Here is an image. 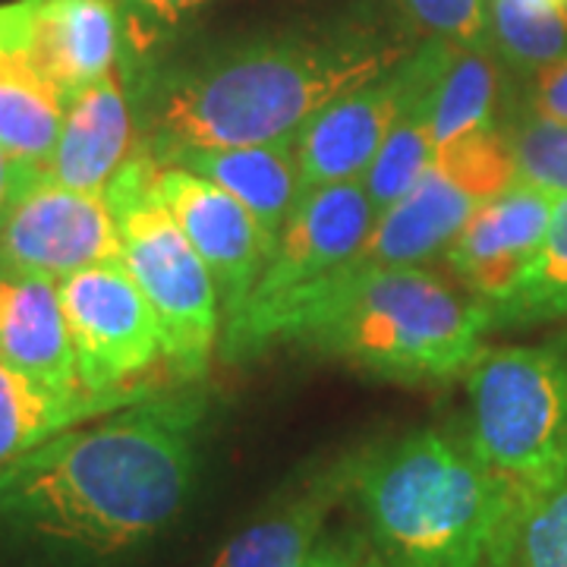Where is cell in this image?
Listing matches in <instances>:
<instances>
[{
	"instance_id": "obj_21",
	"label": "cell",
	"mask_w": 567,
	"mask_h": 567,
	"mask_svg": "<svg viewBox=\"0 0 567 567\" xmlns=\"http://www.w3.org/2000/svg\"><path fill=\"white\" fill-rule=\"evenodd\" d=\"M171 388L162 379H148L142 385L111 391V394H58L25 382L22 375L0 365V466L10 464L25 451L54 439L73 425L92 423L121 406L145 401Z\"/></svg>"
},
{
	"instance_id": "obj_5",
	"label": "cell",
	"mask_w": 567,
	"mask_h": 567,
	"mask_svg": "<svg viewBox=\"0 0 567 567\" xmlns=\"http://www.w3.org/2000/svg\"><path fill=\"white\" fill-rule=\"evenodd\" d=\"M104 199L121 234L123 265L158 319L171 382L193 385L205 379L221 341V303L199 252L162 199L155 158L136 145Z\"/></svg>"
},
{
	"instance_id": "obj_12",
	"label": "cell",
	"mask_w": 567,
	"mask_h": 567,
	"mask_svg": "<svg viewBox=\"0 0 567 567\" xmlns=\"http://www.w3.org/2000/svg\"><path fill=\"white\" fill-rule=\"evenodd\" d=\"M416 48V44H413ZM410 89V54L388 73L363 82L328 102L297 133V164L303 193L331 183L363 181L369 164L385 145Z\"/></svg>"
},
{
	"instance_id": "obj_11",
	"label": "cell",
	"mask_w": 567,
	"mask_h": 567,
	"mask_svg": "<svg viewBox=\"0 0 567 567\" xmlns=\"http://www.w3.org/2000/svg\"><path fill=\"white\" fill-rule=\"evenodd\" d=\"M158 189L215 281L224 331V324L234 322L252 297L275 237L240 199L193 171L158 164Z\"/></svg>"
},
{
	"instance_id": "obj_17",
	"label": "cell",
	"mask_w": 567,
	"mask_h": 567,
	"mask_svg": "<svg viewBox=\"0 0 567 567\" xmlns=\"http://www.w3.org/2000/svg\"><path fill=\"white\" fill-rule=\"evenodd\" d=\"M0 365L44 391L80 394L58 281L0 265Z\"/></svg>"
},
{
	"instance_id": "obj_19",
	"label": "cell",
	"mask_w": 567,
	"mask_h": 567,
	"mask_svg": "<svg viewBox=\"0 0 567 567\" xmlns=\"http://www.w3.org/2000/svg\"><path fill=\"white\" fill-rule=\"evenodd\" d=\"M451 54H454V44L442 39H423L410 51L406 99L388 130L385 145L379 148L375 162L369 164V171L360 181L379 215L413 189V183L423 177V171L435 155L432 111H435V92L451 63Z\"/></svg>"
},
{
	"instance_id": "obj_30",
	"label": "cell",
	"mask_w": 567,
	"mask_h": 567,
	"mask_svg": "<svg viewBox=\"0 0 567 567\" xmlns=\"http://www.w3.org/2000/svg\"><path fill=\"white\" fill-rule=\"evenodd\" d=\"M303 567H394L385 555L365 546L363 539H319Z\"/></svg>"
},
{
	"instance_id": "obj_24",
	"label": "cell",
	"mask_w": 567,
	"mask_h": 567,
	"mask_svg": "<svg viewBox=\"0 0 567 567\" xmlns=\"http://www.w3.org/2000/svg\"><path fill=\"white\" fill-rule=\"evenodd\" d=\"M492 328L567 319V196L558 199L536 259L502 300L488 303Z\"/></svg>"
},
{
	"instance_id": "obj_22",
	"label": "cell",
	"mask_w": 567,
	"mask_h": 567,
	"mask_svg": "<svg viewBox=\"0 0 567 567\" xmlns=\"http://www.w3.org/2000/svg\"><path fill=\"white\" fill-rule=\"evenodd\" d=\"M498 99H502V66L492 48H454L445 76L435 92L432 111V140L435 148L447 142L498 126Z\"/></svg>"
},
{
	"instance_id": "obj_6",
	"label": "cell",
	"mask_w": 567,
	"mask_h": 567,
	"mask_svg": "<svg viewBox=\"0 0 567 567\" xmlns=\"http://www.w3.org/2000/svg\"><path fill=\"white\" fill-rule=\"evenodd\" d=\"M464 375L466 445L520 507L567 473V341L486 347Z\"/></svg>"
},
{
	"instance_id": "obj_18",
	"label": "cell",
	"mask_w": 567,
	"mask_h": 567,
	"mask_svg": "<svg viewBox=\"0 0 567 567\" xmlns=\"http://www.w3.org/2000/svg\"><path fill=\"white\" fill-rule=\"evenodd\" d=\"M32 51L70 102L121 63L117 0H35Z\"/></svg>"
},
{
	"instance_id": "obj_16",
	"label": "cell",
	"mask_w": 567,
	"mask_h": 567,
	"mask_svg": "<svg viewBox=\"0 0 567 567\" xmlns=\"http://www.w3.org/2000/svg\"><path fill=\"white\" fill-rule=\"evenodd\" d=\"M360 457L363 451L344 454L303 476L300 486L240 529L208 567H303L322 539L328 514L350 495Z\"/></svg>"
},
{
	"instance_id": "obj_7",
	"label": "cell",
	"mask_w": 567,
	"mask_h": 567,
	"mask_svg": "<svg viewBox=\"0 0 567 567\" xmlns=\"http://www.w3.org/2000/svg\"><path fill=\"white\" fill-rule=\"evenodd\" d=\"M379 218L363 183L319 186L300 196L275 237L271 256L244 312L221 331V360L240 363L278 344L284 322L324 284L341 278Z\"/></svg>"
},
{
	"instance_id": "obj_1",
	"label": "cell",
	"mask_w": 567,
	"mask_h": 567,
	"mask_svg": "<svg viewBox=\"0 0 567 567\" xmlns=\"http://www.w3.org/2000/svg\"><path fill=\"white\" fill-rule=\"evenodd\" d=\"M208 398L164 388L0 466V567H107L186 505Z\"/></svg>"
},
{
	"instance_id": "obj_14",
	"label": "cell",
	"mask_w": 567,
	"mask_h": 567,
	"mask_svg": "<svg viewBox=\"0 0 567 567\" xmlns=\"http://www.w3.org/2000/svg\"><path fill=\"white\" fill-rule=\"evenodd\" d=\"M35 0L0 3V148L44 167L61 133L66 99L32 51Z\"/></svg>"
},
{
	"instance_id": "obj_3",
	"label": "cell",
	"mask_w": 567,
	"mask_h": 567,
	"mask_svg": "<svg viewBox=\"0 0 567 567\" xmlns=\"http://www.w3.org/2000/svg\"><path fill=\"white\" fill-rule=\"evenodd\" d=\"M486 300L423 265L347 268L284 322L278 344H297L394 382H445L486 350Z\"/></svg>"
},
{
	"instance_id": "obj_2",
	"label": "cell",
	"mask_w": 567,
	"mask_h": 567,
	"mask_svg": "<svg viewBox=\"0 0 567 567\" xmlns=\"http://www.w3.org/2000/svg\"><path fill=\"white\" fill-rule=\"evenodd\" d=\"M413 51L385 22H293L186 54H158L121 76L136 145L155 162L183 148L297 140L324 104L388 73Z\"/></svg>"
},
{
	"instance_id": "obj_15",
	"label": "cell",
	"mask_w": 567,
	"mask_h": 567,
	"mask_svg": "<svg viewBox=\"0 0 567 567\" xmlns=\"http://www.w3.org/2000/svg\"><path fill=\"white\" fill-rule=\"evenodd\" d=\"M133 148V104L121 73L111 70L66 102L54 152L48 155L41 174L66 189L104 196L107 183L114 181Z\"/></svg>"
},
{
	"instance_id": "obj_10",
	"label": "cell",
	"mask_w": 567,
	"mask_h": 567,
	"mask_svg": "<svg viewBox=\"0 0 567 567\" xmlns=\"http://www.w3.org/2000/svg\"><path fill=\"white\" fill-rule=\"evenodd\" d=\"M102 262H123L107 199L66 189L39 171L0 221V265L61 284Z\"/></svg>"
},
{
	"instance_id": "obj_28",
	"label": "cell",
	"mask_w": 567,
	"mask_h": 567,
	"mask_svg": "<svg viewBox=\"0 0 567 567\" xmlns=\"http://www.w3.org/2000/svg\"><path fill=\"white\" fill-rule=\"evenodd\" d=\"M401 7L425 39H442L466 51L492 48L488 0H401Z\"/></svg>"
},
{
	"instance_id": "obj_27",
	"label": "cell",
	"mask_w": 567,
	"mask_h": 567,
	"mask_svg": "<svg viewBox=\"0 0 567 567\" xmlns=\"http://www.w3.org/2000/svg\"><path fill=\"white\" fill-rule=\"evenodd\" d=\"M507 140L520 181L567 196V121H548L524 111L511 126Z\"/></svg>"
},
{
	"instance_id": "obj_9",
	"label": "cell",
	"mask_w": 567,
	"mask_h": 567,
	"mask_svg": "<svg viewBox=\"0 0 567 567\" xmlns=\"http://www.w3.org/2000/svg\"><path fill=\"white\" fill-rule=\"evenodd\" d=\"M58 290L82 391L111 394L148 382V372L164 363L162 331L126 265L82 268Z\"/></svg>"
},
{
	"instance_id": "obj_23",
	"label": "cell",
	"mask_w": 567,
	"mask_h": 567,
	"mask_svg": "<svg viewBox=\"0 0 567 567\" xmlns=\"http://www.w3.org/2000/svg\"><path fill=\"white\" fill-rule=\"evenodd\" d=\"M488 44L520 76L567 58V0H488Z\"/></svg>"
},
{
	"instance_id": "obj_31",
	"label": "cell",
	"mask_w": 567,
	"mask_h": 567,
	"mask_svg": "<svg viewBox=\"0 0 567 567\" xmlns=\"http://www.w3.org/2000/svg\"><path fill=\"white\" fill-rule=\"evenodd\" d=\"M39 171L41 167L17 162L13 155H7V152L0 148V221H3V215L10 212L13 199L22 193V186L32 181Z\"/></svg>"
},
{
	"instance_id": "obj_8",
	"label": "cell",
	"mask_w": 567,
	"mask_h": 567,
	"mask_svg": "<svg viewBox=\"0 0 567 567\" xmlns=\"http://www.w3.org/2000/svg\"><path fill=\"white\" fill-rule=\"evenodd\" d=\"M514 181L517 158L498 126L439 145L413 189L375 218L350 268L425 265L445 256L466 221Z\"/></svg>"
},
{
	"instance_id": "obj_25",
	"label": "cell",
	"mask_w": 567,
	"mask_h": 567,
	"mask_svg": "<svg viewBox=\"0 0 567 567\" xmlns=\"http://www.w3.org/2000/svg\"><path fill=\"white\" fill-rule=\"evenodd\" d=\"M495 567H567V473L511 514Z\"/></svg>"
},
{
	"instance_id": "obj_4",
	"label": "cell",
	"mask_w": 567,
	"mask_h": 567,
	"mask_svg": "<svg viewBox=\"0 0 567 567\" xmlns=\"http://www.w3.org/2000/svg\"><path fill=\"white\" fill-rule=\"evenodd\" d=\"M350 495L394 567H495L517 511L473 447L442 429L363 451Z\"/></svg>"
},
{
	"instance_id": "obj_13",
	"label": "cell",
	"mask_w": 567,
	"mask_h": 567,
	"mask_svg": "<svg viewBox=\"0 0 567 567\" xmlns=\"http://www.w3.org/2000/svg\"><path fill=\"white\" fill-rule=\"evenodd\" d=\"M558 199L520 177L488 199L447 246L445 262L457 284L486 303L502 300L536 259Z\"/></svg>"
},
{
	"instance_id": "obj_29",
	"label": "cell",
	"mask_w": 567,
	"mask_h": 567,
	"mask_svg": "<svg viewBox=\"0 0 567 567\" xmlns=\"http://www.w3.org/2000/svg\"><path fill=\"white\" fill-rule=\"evenodd\" d=\"M527 111L548 121H567V58L529 73Z\"/></svg>"
},
{
	"instance_id": "obj_26",
	"label": "cell",
	"mask_w": 567,
	"mask_h": 567,
	"mask_svg": "<svg viewBox=\"0 0 567 567\" xmlns=\"http://www.w3.org/2000/svg\"><path fill=\"white\" fill-rule=\"evenodd\" d=\"M215 0H117L121 10V63L117 73L130 76L171 48L174 35L199 10Z\"/></svg>"
},
{
	"instance_id": "obj_20",
	"label": "cell",
	"mask_w": 567,
	"mask_h": 567,
	"mask_svg": "<svg viewBox=\"0 0 567 567\" xmlns=\"http://www.w3.org/2000/svg\"><path fill=\"white\" fill-rule=\"evenodd\" d=\"M158 164L183 167L205 181L218 183L252 212V218L271 237H278V230L303 196V177H300L293 140L224 145V148H183Z\"/></svg>"
}]
</instances>
